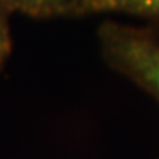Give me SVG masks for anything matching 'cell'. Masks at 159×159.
Returning <instances> with one entry per match:
<instances>
[{"mask_svg":"<svg viewBox=\"0 0 159 159\" xmlns=\"http://www.w3.org/2000/svg\"><path fill=\"white\" fill-rule=\"evenodd\" d=\"M98 41L109 66L125 74L159 102V25L105 20Z\"/></svg>","mask_w":159,"mask_h":159,"instance_id":"6da1fadb","label":"cell"},{"mask_svg":"<svg viewBox=\"0 0 159 159\" xmlns=\"http://www.w3.org/2000/svg\"><path fill=\"white\" fill-rule=\"evenodd\" d=\"M97 12H123L147 19L148 24L159 25V0H80L70 16Z\"/></svg>","mask_w":159,"mask_h":159,"instance_id":"7a4b0ae2","label":"cell"},{"mask_svg":"<svg viewBox=\"0 0 159 159\" xmlns=\"http://www.w3.org/2000/svg\"><path fill=\"white\" fill-rule=\"evenodd\" d=\"M80 0H0L8 12H21L32 17L70 16Z\"/></svg>","mask_w":159,"mask_h":159,"instance_id":"3957f363","label":"cell"},{"mask_svg":"<svg viewBox=\"0 0 159 159\" xmlns=\"http://www.w3.org/2000/svg\"><path fill=\"white\" fill-rule=\"evenodd\" d=\"M8 16V9L0 3V69L4 66L12 49V37L9 31Z\"/></svg>","mask_w":159,"mask_h":159,"instance_id":"277c9868","label":"cell"}]
</instances>
